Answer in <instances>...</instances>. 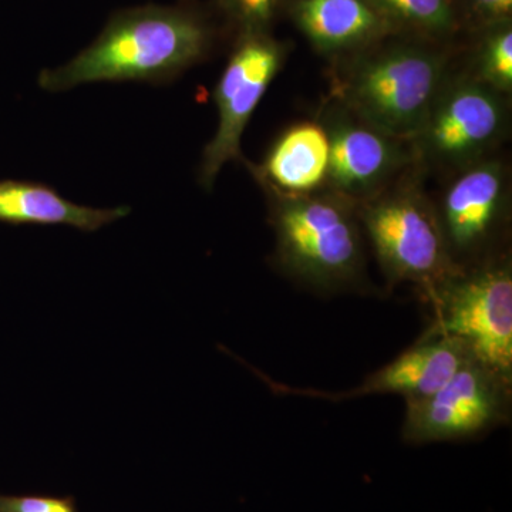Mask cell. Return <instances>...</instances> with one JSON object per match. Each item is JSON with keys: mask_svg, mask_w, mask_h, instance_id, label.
I'll return each instance as SVG.
<instances>
[{"mask_svg": "<svg viewBox=\"0 0 512 512\" xmlns=\"http://www.w3.org/2000/svg\"><path fill=\"white\" fill-rule=\"evenodd\" d=\"M217 37L214 20L190 0L121 9L89 46L62 66L42 70L37 82L50 93L90 83L160 86L207 60Z\"/></svg>", "mask_w": 512, "mask_h": 512, "instance_id": "cell-1", "label": "cell"}, {"mask_svg": "<svg viewBox=\"0 0 512 512\" xmlns=\"http://www.w3.org/2000/svg\"><path fill=\"white\" fill-rule=\"evenodd\" d=\"M272 197L276 259L286 272L319 288L349 284L360 274L355 201L339 194Z\"/></svg>", "mask_w": 512, "mask_h": 512, "instance_id": "cell-2", "label": "cell"}, {"mask_svg": "<svg viewBox=\"0 0 512 512\" xmlns=\"http://www.w3.org/2000/svg\"><path fill=\"white\" fill-rule=\"evenodd\" d=\"M446 60L433 50L397 46L356 67L345 100L363 123L397 140L417 138L443 89Z\"/></svg>", "mask_w": 512, "mask_h": 512, "instance_id": "cell-3", "label": "cell"}, {"mask_svg": "<svg viewBox=\"0 0 512 512\" xmlns=\"http://www.w3.org/2000/svg\"><path fill=\"white\" fill-rule=\"evenodd\" d=\"M359 217L390 281L414 282L431 296L460 272L439 215L414 188L370 198Z\"/></svg>", "mask_w": 512, "mask_h": 512, "instance_id": "cell-4", "label": "cell"}, {"mask_svg": "<svg viewBox=\"0 0 512 512\" xmlns=\"http://www.w3.org/2000/svg\"><path fill=\"white\" fill-rule=\"evenodd\" d=\"M437 318L424 336L460 340L477 363L511 383L512 274L490 265L454 275L431 295Z\"/></svg>", "mask_w": 512, "mask_h": 512, "instance_id": "cell-5", "label": "cell"}, {"mask_svg": "<svg viewBox=\"0 0 512 512\" xmlns=\"http://www.w3.org/2000/svg\"><path fill=\"white\" fill-rule=\"evenodd\" d=\"M285 56L284 46L266 32L237 36L212 93L218 110V127L202 153L198 181L205 190H212L222 167L229 161L245 163L242 136L266 90L284 66Z\"/></svg>", "mask_w": 512, "mask_h": 512, "instance_id": "cell-6", "label": "cell"}, {"mask_svg": "<svg viewBox=\"0 0 512 512\" xmlns=\"http://www.w3.org/2000/svg\"><path fill=\"white\" fill-rule=\"evenodd\" d=\"M510 384L470 360L429 396L406 400L403 439L410 444L467 439L505 419Z\"/></svg>", "mask_w": 512, "mask_h": 512, "instance_id": "cell-7", "label": "cell"}, {"mask_svg": "<svg viewBox=\"0 0 512 512\" xmlns=\"http://www.w3.org/2000/svg\"><path fill=\"white\" fill-rule=\"evenodd\" d=\"M501 94L478 80H463L441 89L419 134L424 153L440 163H476L503 134Z\"/></svg>", "mask_w": 512, "mask_h": 512, "instance_id": "cell-8", "label": "cell"}, {"mask_svg": "<svg viewBox=\"0 0 512 512\" xmlns=\"http://www.w3.org/2000/svg\"><path fill=\"white\" fill-rule=\"evenodd\" d=\"M328 181L336 194L349 200H370L407 156L402 140L366 123L338 120L330 126Z\"/></svg>", "mask_w": 512, "mask_h": 512, "instance_id": "cell-9", "label": "cell"}, {"mask_svg": "<svg viewBox=\"0 0 512 512\" xmlns=\"http://www.w3.org/2000/svg\"><path fill=\"white\" fill-rule=\"evenodd\" d=\"M507 204V178L497 161L468 165L446 191L441 228L448 249L468 254L483 247L494 234Z\"/></svg>", "mask_w": 512, "mask_h": 512, "instance_id": "cell-10", "label": "cell"}, {"mask_svg": "<svg viewBox=\"0 0 512 512\" xmlns=\"http://www.w3.org/2000/svg\"><path fill=\"white\" fill-rule=\"evenodd\" d=\"M470 360L473 356L460 340L423 336L412 349L367 377L356 389L332 397L340 400L369 394H400L404 400L421 399L437 392Z\"/></svg>", "mask_w": 512, "mask_h": 512, "instance_id": "cell-11", "label": "cell"}, {"mask_svg": "<svg viewBox=\"0 0 512 512\" xmlns=\"http://www.w3.org/2000/svg\"><path fill=\"white\" fill-rule=\"evenodd\" d=\"M249 168L275 197L311 195L328 181V130L313 121L295 124L272 144L264 163Z\"/></svg>", "mask_w": 512, "mask_h": 512, "instance_id": "cell-12", "label": "cell"}, {"mask_svg": "<svg viewBox=\"0 0 512 512\" xmlns=\"http://www.w3.org/2000/svg\"><path fill=\"white\" fill-rule=\"evenodd\" d=\"M127 205L93 208L66 200L49 185L33 181H0V222L10 225H67L82 232L126 218Z\"/></svg>", "mask_w": 512, "mask_h": 512, "instance_id": "cell-13", "label": "cell"}, {"mask_svg": "<svg viewBox=\"0 0 512 512\" xmlns=\"http://www.w3.org/2000/svg\"><path fill=\"white\" fill-rule=\"evenodd\" d=\"M293 19L319 52L357 49L387 28L372 0H296Z\"/></svg>", "mask_w": 512, "mask_h": 512, "instance_id": "cell-14", "label": "cell"}, {"mask_svg": "<svg viewBox=\"0 0 512 512\" xmlns=\"http://www.w3.org/2000/svg\"><path fill=\"white\" fill-rule=\"evenodd\" d=\"M383 15L407 23L413 28L446 35L456 25L451 0H372Z\"/></svg>", "mask_w": 512, "mask_h": 512, "instance_id": "cell-15", "label": "cell"}, {"mask_svg": "<svg viewBox=\"0 0 512 512\" xmlns=\"http://www.w3.org/2000/svg\"><path fill=\"white\" fill-rule=\"evenodd\" d=\"M478 82L500 94L512 90V32L510 26L495 28L478 56Z\"/></svg>", "mask_w": 512, "mask_h": 512, "instance_id": "cell-16", "label": "cell"}, {"mask_svg": "<svg viewBox=\"0 0 512 512\" xmlns=\"http://www.w3.org/2000/svg\"><path fill=\"white\" fill-rule=\"evenodd\" d=\"M281 0H218V9L232 29L242 33L266 32Z\"/></svg>", "mask_w": 512, "mask_h": 512, "instance_id": "cell-17", "label": "cell"}, {"mask_svg": "<svg viewBox=\"0 0 512 512\" xmlns=\"http://www.w3.org/2000/svg\"><path fill=\"white\" fill-rule=\"evenodd\" d=\"M0 512H80L73 495L0 494Z\"/></svg>", "mask_w": 512, "mask_h": 512, "instance_id": "cell-18", "label": "cell"}, {"mask_svg": "<svg viewBox=\"0 0 512 512\" xmlns=\"http://www.w3.org/2000/svg\"><path fill=\"white\" fill-rule=\"evenodd\" d=\"M471 13L478 22L491 28H501L510 23L512 0H468Z\"/></svg>", "mask_w": 512, "mask_h": 512, "instance_id": "cell-19", "label": "cell"}]
</instances>
